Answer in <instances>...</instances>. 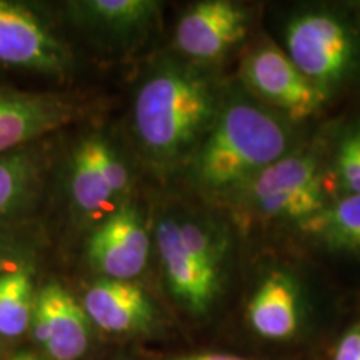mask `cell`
<instances>
[{
  "label": "cell",
  "mask_w": 360,
  "mask_h": 360,
  "mask_svg": "<svg viewBox=\"0 0 360 360\" xmlns=\"http://www.w3.org/2000/svg\"><path fill=\"white\" fill-rule=\"evenodd\" d=\"M220 109L212 79L197 65L164 60L142 80L134 134L152 164L169 167L195 152Z\"/></svg>",
  "instance_id": "1"
},
{
  "label": "cell",
  "mask_w": 360,
  "mask_h": 360,
  "mask_svg": "<svg viewBox=\"0 0 360 360\" xmlns=\"http://www.w3.org/2000/svg\"><path fill=\"white\" fill-rule=\"evenodd\" d=\"M290 135L278 117L259 103L224 102L193 152V177L210 192H236L260 170L287 155Z\"/></svg>",
  "instance_id": "2"
},
{
  "label": "cell",
  "mask_w": 360,
  "mask_h": 360,
  "mask_svg": "<svg viewBox=\"0 0 360 360\" xmlns=\"http://www.w3.org/2000/svg\"><path fill=\"white\" fill-rule=\"evenodd\" d=\"M155 245L170 294L192 314H205L222 278L224 249L204 224L177 215L155 225Z\"/></svg>",
  "instance_id": "3"
},
{
  "label": "cell",
  "mask_w": 360,
  "mask_h": 360,
  "mask_svg": "<svg viewBox=\"0 0 360 360\" xmlns=\"http://www.w3.org/2000/svg\"><path fill=\"white\" fill-rule=\"evenodd\" d=\"M283 52L328 96L360 74V22L332 11L300 13L287 25Z\"/></svg>",
  "instance_id": "4"
},
{
  "label": "cell",
  "mask_w": 360,
  "mask_h": 360,
  "mask_svg": "<svg viewBox=\"0 0 360 360\" xmlns=\"http://www.w3.org/2000/svg\"><path fill=\"white\" fill-rule=\"evenodd\" d=\"M236 192L245 212L262 220H295L302 225L327 207L321 165L310 154L283 155Z\"/></svg>",
  "instance_id": "5"
},
{
  "label": "cell",
  "mask_w": 360,
  "mask_h": 360,
  "mask_svg": "<svg viewBox=\"0 0 360 360\" xmlns=\"http://www.w3.org/2000/svg\"><path fill=\"white\" fill-rule=\"evenodd\" d=\"M130 187L127 165L105 139L90 135L72 155L70 195L85 217L105 219L124 205Z\"/></svg>",
  "instance_id": "6"
},
{
  "label": "cell",
  "mask_w": 360,
  "mask_h": 360,
  "mask_svg": "<svg viewBox=\"0 0 360 360\" xmlns=\"http://www.w3.org/2000/svg\"><path fill=\"white\" fill-rule=\"evenodd\" d=\"M242 75L255 96L292 120L309 119L328 98L272 42L259 45L249 53Z\"/></svg>",
  "instance_id": "7"
},
{
  "label": "cell",
  "mask_w": 360,
  "mask_h": 360,
  "mask_svg": "<svg viewBox=\"0 0 360 360\" xmlns=\"http://www.w3.org/2000/svg\"><path fill=\"white\" fill-rule=\"evenodd\" d=\"M0 64L62 75L72 56L32 8L0 0Z\"/></svg>",
  "instance_id": "8"
},
{
  "label": "cell",
  "mask_w": 360,
  "mask_h": 360,
  "mask_svg": "<svg viewBox=\"0 0 360 360\" xmlns=\"http://www.w3.org/2000/svg\"><path fill=\"white\" fill-rule=\"evenodd\" d=\"M150 237L141 212L124 204L94 229L87 242L89 264L103 278L132 281L146 269Z\"/></svg>",
  "instance_id": "9"
},
{
  "label": "cell",
  "mask_w": 360,
  "mask_h": 360,
  "mask_svg": "<svg viewBox=\"0 0 360 360\" xmlns=\"http://www.w3.org/2000/svg\"><path fill=\"white\" fill-rule=\"evenodd\" d=\"M87 314L74 295L58 282H49L34 297L30 328L52 360H79L90 342Z\"/></svg>",
  "instance_id": "10"
},
{
  "label": "cell",
  "mask_w": 360,
  "mask_h": 360,
  "mask_svg": "<svg viewBox=\"0 0 360 360\" xmlns=\"http://www.w3.org/2000/svg\"><path fill=\"white\" fill-rule=\"evenodd\" d=\"M249 17L229 0H205L193 4L180 17L175 29V47L199 62L215 60L245 37Z\"/></svg>",
  "instance_id": "11"
},
{
  "label": "cell",
  "mask_w": 360,
  "mask_h": 360,
  "mask_svg": "<svg viewBox=\"0 0 360 360\" xmlns=\"http://www.w3.org/2000/svg\"><path fill=\"white\" fill-rule=\"evenodd\" d=\"M77 115V105L64 96L0 89V155L64 127Z\"/></svg>",
  "instance_id": "12"
},
{
  "label": "cell",
  "mask_w": 360,
  "mask_h": 360,
  "mask_svg": "<svg viewBox=\"0 0 360 360\" xmlns=\"http://www.w3.org/2000/svg\"><path fill=\"white\" fill-rule=\"evenodd\" d=\"M82 307L90 323L107 334H137L155 321V307L132 281L101 278L85 292Z\"/></svg>",
  "instance_id": "13"
},
{
  "label": "cell",
  "mask_w": 360,
  "mask_h": 360,
  "mask_svg": "<svg viewBox=\"0 0 360 360\" xmlns=\"http://www.w3.org/2000/svg\"><path fill=\"white\" fill-rule=\"evenodd\" d=\"M67 8L80 27L119 44L142 39L159 17V4L152 0H82Z\"/></svg>",
  "instance_id": "14"
},
{
  "label": "cell",
  "mask_w": 360,
  "mask_h": 360,
  "mask_svg": "<svg viewBox=\"0 0 360 360\" xmlns=\"http://www.w3.org/2000/svg\"><path fill=\"white\" fill-rule=\"evenodd\" d=\"M247 321L262 339L282 342L294 337L300 326V297L294 278L283 272L269 274L247 305Z\"/></svg>",
  "instance_id": "15"
},
{
  "label": "cell",
  "mask_w": 360,
  "mask_h": 360,
  "mask_svg": "<svg viewBox=\"0 0 360 360\" xmlns=\"http://www.w3.org/2000/svg\"><path fill=\"white\" fill-rule=\"evenodd\" d=\"M300 227L330 250L360 257V195H342Z\"/></svg>",
  "instance_id": "16"
},
{
  "label": "cell",
  "mask_w": 360,
  "mask_h": 360,
  "mask_svg": "<svg viewBox=\"0 0 360 360\" xmlns=\"http://www.w3.org/2000/svg\"><path fill=\"white\" fill-rule=\"evenodd\" d=\"M34 297L27 265L0 274V335L19 337L30 327Z\"/></svg>",
  "instance_id": "17"
},
{
  "label": "cell",
  "mask_w": 360,
  "mask_h": 360,
  "mask_svg": "<svg viewBox=\"0 0 360 360\" xmlns=\"http://www.w3.org/2000/svg\"><path fill=\"white\" fill-rule=\"evenodd\" d=\"M39 180V165L29 152L0 155V217L15 212L30 199Z\"/></svg>",
  "instance_id": "18"
},
{
  "label": "cell",
  "mask_w": 360,
  "mask_h": 360,
  "mask_svg": "<svg viewBox=\"0 0 360 360\" xmlns=\"http://www.w3.org/2000/svg\"><path fill=\"white\" fill-rule=\"evenodd\" d=\"M334 174L344 195H360V120L350 125L339 139Z\"/></svg>",
  "instance_id": "19"
},
{
  "label": "cell",
  "mask_w": 360,
  "mask_h": 360,
  "mask_svg": "<svg viewBox=\"0 0 360 360\" xmlns=\"http://www.w3.org/2000/svg\"><path fill=\"white\" fill-rule=\"evenodd\" d=\"M332 360H360V322L350 326L342 334Z\"/></svg>",
  "instance_id": "20"
},
{
  "label": "cell",
  "mask_w": 360,
  "mask_h": 360,
  "mask_svg": "<svg viewBox=\"0 0 360 360\" xmlns=\"http://www.w3.org/2000/svg\"><path fill=\"white\" fill-rule=\"evenodd\" d=\"M20 259L22 254L19 247L13 245L8 238L0 236V274L24 267V265L19 264Z\"/></svg>",
  "instance_id": "21"
},
{
  "label": "cell",
  "mask_w": 360,
  "mask_h": 360,
  "mask_svg": "<svg viewBox=\"0 0 360 360\" xmlns=\"http://www.w3.org/2000/svg\"><path fill=\"white\" fill-rule=\"evenodd\" d=\"M172 360H252V359H245V357H240V355H233V354L202 352V354L182 355V357H175Z\"/></svg>",
  "instance_id": "22"
},
{
  "label": "cell",
  "mask_w": 360,
  "mask_h": 360,
  "mask_svg": "<svg viewBox=\"0 0 360 360\" xmlns=\"http://www.w3.org/2000/svg\"><path fill=\"white\" fill-rule=\"evenodd\" d=\"M11 360H42V359H39L37 355L34 354H19L15 355V357H12Z\"/></svg>",
  "instance_id": "23"
}]
</instances>
